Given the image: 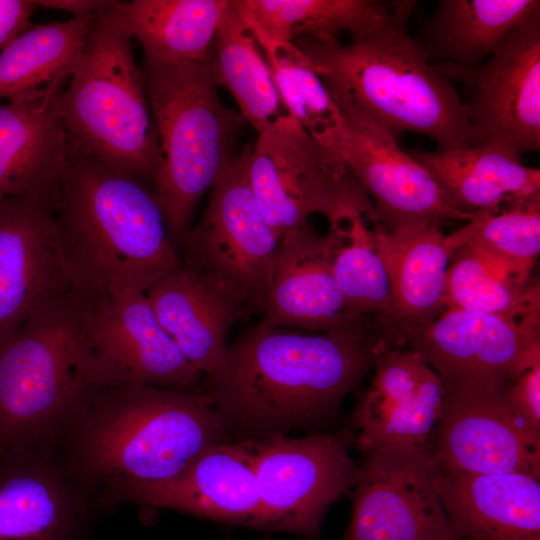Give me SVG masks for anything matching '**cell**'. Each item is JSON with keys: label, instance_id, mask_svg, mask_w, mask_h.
<instances>
[{"label": "cell", "instance_id": "36", "mask_svg": "<svg viewBox=\"0 0 540 540\" xmlns=\"http://www.w3.org/2000/svg\"><path fill=\"white\" fill-rule=\"evenodd\" d=\"M503 394L512 411L540 432V360L504 385Z\"/></svg>", "mask_w": 540, "mask_h": 540}, {"label": "cell", "instance_id": "7", "mask_svg": "<svg viewBox=\"0 0 540 540\" xmlns=\"http://www.w3.org/2000/svg\"><path fill=\"white\" fill-rule=\"evenodd\" d=\"M163 158L153 188L176 246L199 199L233 162L245 118L218 93L214 55L203 61L153 62L140 68Z\"/></svg>", "mask_w": 540, "mask_h": 540}, {"label": "cell", "instance_id": "16", "mask_svg": "<svg viewBox=\"0 0 540 540\" xmlns=\"http://www.w3.org/2000/svg\"><path fill=\"white\" fill-rule=\"evenodd\" d=\"M462 81L483 143L518 157L540 150V13L513 28L488 59Z\"/></svg>", "mask_w": 540, "mask_h": 540}, {"label": "cell", "instance_id": "4", "mask_svg": "<svg viewBox=\"0 0 540 540\" xmlns=\"http://www.w3.org/2000/svg\"><path fill=\"white\" fill-rule=\"evenodd\" d=\"M292 42L305 54L338 110L359 112L395 138L405 131L425 135L437 149L483 143L455 86L429 61L406 26L348 44L305 37Z\"/></svg>", "mask_w": 540, "mask_h": 540}, {"label": "cell", "instance_id": "17", "mask_svg": "<svg viewBox=\"0 0 540 540\" xmlns=\"http://www.w3.org/2000/svg\"><path fill=\"white\" fill-rule=\"evenodd\" d=\"M95 502L54 449L0 452V540H88Z\"/></svg>", "mask_w": 540, "mask_h": 540}, {"label": "cell", "instance_id": "15", "mask_svg": "<svg viewBox=\"0 0 540 540\" xmlns=\"http://www.w3.org/2000/svg\"><path fill=\"white\" fill-rule=\"evenodd\" d=\"M77 301L92 348L114 381L200 390L203 374L164 330L146 292L125 291Z\"/></svg>", "mask_w": 540, "mask_h": 540}, {"label": "cell", "instance_id": "9", "mask_svg": "<svg viewBox=\"0 0 540 540\" xmlns=\"http://www.w3.org/2000/svg\"><path fill=\"white\" fill-rule=\"evenodd\" d=\"M247 145L212 186L207 207L188 229L182 264L229 287L249 314L265 313L272 289L279 240L266 222L249 178Z\"/></svg>", "mask_w": 540, "mask_h": 540}, {"label": "cell", "instance_id": "37", "mask_svg": "<svg viewBox=\"0 0 540 540\" xmlns=\"http://www.w3.org/2000/svg\"><path fill=\"white\" fill-rule=\"evenodd\" d=\"M35 1L0 0V50L31 27Z\"/></svg>", "mask_w": 540, "mask_h": 540}, {"label": "cell", "instance_id": "3", "mask_svg": "<svg viewBox=\"0 0 540 540\" xmlns=\"http://www.w3.org/2000/svg\"><path fill=\"white\" fill-rule=\"evenodd\" d=\"M51 211L79 301L146 292L182 266L154 190L94 159L71 155Z\"/></svg>", "mask_w": 540, "mask_h": 540}, {"label": "cell", "instance_id": "13", "mask_svg": "<svg viewBox=\"0 0 540 540\" xmlns=\"http://www.w3.org/2000/svg\"><path fill=\"white\" fill-rule=\"evenodd\" d=\"M338 111L329 148L343 159L371 199L377 218L374 229L395 233L472 217L447 201L428 171L384 127L359 112Z\"/></svg>", "mask_w": 540, "mask_h": 540}, {"label": "cell", "instance_id": "2", "mask_svg": "<svg viewBox=\"0 0 540 540\" xmlns=\"http://www.w3.org/2000/svg\"><path fill=\"white\" fill-rule=\"evenodd\" d=\"M232 437L197 391L117 381L103 386L55 444L68 471L96 499L168 480ZM54 445V446H55Z\"/></svg>", "mask_w": 540, "mask_h": 540}, {"label": "cell", "instance_id": "29", "mask_svg": "<svg viewBox=\"0 0 540 540\" xmlns=\"http://www.w3.org/2000/svg\"><path fill=\"white\" fill-rule=\"evenodd\" d=\"M231 0L114 1L113 11L153 62L211 57L217 29Z\"/></svg>", "mask_w": 540, "mask_h": 540}, {"label": "cell", "instance_id": "27", "mask_svg": "<svg viewBox=\"0 0 540 540\" xmlns=\"http://www.w3.org/2000/svg\"><path fill=\"white\" fill-rule=\"evenodd\" d=\"M410 155L431 175L447 201L457 210L473 214L498 212L506 207L540 200V170L496 145Z\"/></svg>", "mask_w": 540, "mask_h": 540}, {"label": "cell", "instance_id": "8", "mask_svg": "<svg viewBox=\"0 0 540 540\" xmlns=\"http://www.w3.org/2000/svg\"><path fill=\"white\" fill-rule=\"evenodd\" d=\"M252 191L262 215L280 240L323 215L329 230L354 217L376 225L374 206L343 159L284 114L257 133L249 160Z\"/></svg>", "mask_w": 540, "mask_h": 540}, {"label": "cell", "instance_id": "1", "mask_svg": "<svg viewBox=\"0 0 540 540\" xmlns=\"http://www.w3.org/2000/svg\"><path fill=\"white\" fill-rule=\"evenodd\" d=\"M379 339L369 321L320 334L257 325L226 347L200 390L234 441L325 431L374 369Z\"/></svg>", "mask_w": 540, "mask_h": 540}, {"label": "cell", "instance_id": "23", "mask_svg": "<svg viewBox=\"0 0 540 540\" xmlns=\"http://www.w3.org/2000/svg\"><path fill=\"white\" fill-rule=\"evenodd\" d=\"M439 226L395 233L373 228L391 291V312L375 324L380 340L387 345L403 347L407 335L448 309L446 278L452 252Z\"/></svg>", "mask_w": 540, "mask_h": 540}, {"label": "cell", "instance_id": "20", "mask_svg": "<svg viewBox=\"0 0 540 540\" xmlns=\"http://www.w3.org/2000/svg\"><path fill=\"white\" fill-rule=\"evenodd\" d=\"M135 503L263 530L262 506L244 440L215 445L174 477L124 487L101 504Z\"/></svg>", "mask_w": 540, "mask_h": 540}, {"label": "cell", "instance_id": "22", "mask_svg": "<svg viewBox=\"0 0 540 540\" xmlns=\"http://www.w3.org/2000/svg\"><path fill=\"white\" fill-rule=\"evenodd\" d=\"M64 84L0 101V200L50 203L72 152L57 108Z\"/></svg>", "mask_w": 540, "mask_h": 540}, {"label": "cell", "instance_id": "12", "mask_svg": "<svg viewBox=\"0 0 540 540\" xmlns=\"http://www.w3.org/2000/svg\"><path fill=\"white\" fill-rule=\"evenodd\" d=\"M361 455L350 521L339 540H442L452 535L426 446L385 445Z\"/></svg>", "mask_w": 540, "mask_h": 540}, {"label": "cell", "instance_id": "38", "mask_svg": "<svg viewBox=\"0 0 540 540\" xmlns=\"http://www.w3.org/2000/svg\"><path fill=\"white\" fill-rule=\"evenodd\" d=\"M110 1L99 0H42L35 1L37 7L61 9L74 14V17L94 14Z\"/></svg>", "mask_w": 540, "mask_h": 540}, {"label": "cell", "instance_id": "5", "mask_svg": "<svg viewBox=\"0 0 540 540\" xmlns=\"http://www.w3.org/2000/svg\"><path fill=\"white\" fill-rule=\"evenodd\" d=\"M111 382L71 293L43 306L0 346V452L53 447Z\"/></svg>", "mask_w": 540, "mask_h": 540}, {"label": "cell", "instance_id": "11", "mask_svg": "<svg viewBox=\"0 0 540 540\" xmlns=\"http://www.w3.org/2000/svg\"><path fill=\"white\" fill-rule=\"evenodd\" d=\"M417 352L444 388L503 387L540 360V308L520 315L448 308L410 333Z\"/></svg>", "mask_w": 540, "mask_h": 540}, {"label": "cell", "instance_id": "30", "mask_svg": "<svg viewBox=\"0 0 540 540\" xmlns=\"http://www.w3.org/2000/svg\"><path fill=\"white\" fill-rule=\"evenodd\" d=\"M91 15L30 27L0 52V101L64 84L76 66Z\"/></svg>", "mask_w": 540, "mask_h": 540}, {"label": "cell", "instance_id": "39", "mask_svg": "<svg viewBox=\"0 0 540 540\" xmlns=\"http://www.w3.org/2000/svg\"><path fill=\"white\" fill-rule=\"evenodd\" d=\"M442 540H459V539L455 538L453 535H450V536L445 537Z\"/></svg>", "mask_w": 540, "mask_h": 540}, {"label": "cell", "instance_id": "25", "mask_svg": "<svg viewBox=\"0 0 540 540\" xmlns=\"http://www.w3.org/2000/svg\"><path fill=\"white\" fill-rule=\"evenodd\" d=\"M146 295L164 330L203 375L221 360L230 327L250 315L229 287L183 264Z\"/></svg>", "mask_w": 540, "mask_h": 540}, {"label": "cell", "instance_id": "31", "mask_svg": "<svg viewBox=\"0 0 540 540\" xmlns=\"http://www.w3.org/2000/svg\"><path fill=\"white\" fill-rule=\"evenodd\" d=\"M221 85L233 95L241 115L258 132L286 114L270 69L254 36L231 0L214 40Z\"/></svg>", "mask_w": 540, "mask_h": 540}, {"label": "cell", "instance_id": "19", "mask_svg": "<svg viewBox=\"0 0 540 540\" xmlns=\"http://www.w3.org/2000/svg\"><path fill=\"white\" fill-rule=\"evenodd\" d=\"M70 292L50 203L0 200V346L37 310Z\"/></svg>", "mask_w": 540, "mask_h": 540}, {"label": "cell", "instance_id": "6", "mask_svg": "<svg viewBox=\"0 0 540 540\" xmlns=\"http://www.w3.org/2000/svg\"><path fill=\"white\" fill-rule=\"evenodd\" d=\"M96 11L57 108L71 152L127 173L153 189L163 158L131 36L112 9Z\"/></svg>", "mask_w": 540, "mask_h": 540}, {"label": "cell", "instance_id": "24", "mask_svg": "<svg viewBox=\"0 0 540 540\" xmlns=\"http://www.w3.org/2000/svg\"><path fill=\"white\" fill-rule=\"evenodd\" d=\"M436 484L455 538L540 540V478L436 468Z\"/></svg>", "mask_w": 540, "mask_h": 540}, {"label": "cell", "instance_id": "35", "mask_svg": "<svg viewBox=\"0 0 540 540\" xmlns=\"http://www.w3.org/2000/svg\"><path fill=\"white\" fill-rule=\"evenodd\" d=\"M363 217L345 226L332 259V272L347 308L376 322L391 312V291L385 265L379 256L373 229Z\"/></svg>", "mask_w": 540, "mask_h": 540}, {"label": "cell", "instance_id": "28", "mask_svg": "<svg viewBox=\"0 0 540 540\" xmlns=\"http://www.w3.org/2000/svg\"><path fill=\"white\" fill-rule=\"evenodd\" d=\"M538 13L539 0H441L414 41L444 76L462 81Z\"/></svg>", "mask_w": 540, "mask_h": 540}, {"label": "cell", "instance_id": "26", "mask_svg": "<svg viewBox=\"0 0 540 540\" xmlns=\"http://www.w3.org/2000/svg\"><path fill=\"white\" fill-rule=\"evenodd\" d=\"M241 17L256 41L337 39L342 33L361 42L406 26L415 1L375 0H236Z\"/></svg>", "mask_w": 540, "mask_h": 540}, {"label": "cell", "instance_id": "14", "mask_svg": "<svg viewBox=\"0 0 540 540\" xmlns=\"http://www.w3.org/2000/svg\"><path fill=\"white\" fill-rule=\"evenodd\" d=\"M426 447L442 470L540 478V432L512 411L503 387L444 388Z\"/></svg>", "mask_w": 540, "mask_h": 540}, {"label": "cell", "instance_id": "18", "mask_svg": "<svg viewBox=\"0 0 540 540\" xmlns=\"http://www.w3.org/2000/svg\"><path fill=\"white\" fill-rule=\"evenodd\" d=\"M374 369L345 430L351 444L361 454L385 445L426 446L443 406L438 374L417 352L380 339Z\"/></svg>", "mask_w": 540, "mask_h": 540}, {"label": "cell", "instance_id": "32", "mask_svg": "<svg viewBox=\"0 0 540 540\" xmlns=\"http://www.w3.org/2000/svg\"><path fill=\"white\" fill-rule=\"evenodd\" d=\"M445 239L451 252L470 247L528 283L540 254V200L475 212Z\"/></svg>", "mask_w": 540, "mask_h": 540}, {"label": "cell", "instance_id": "33", "mask_svg": "<svg viewBox=\"0 0 540 540\" xmlns=\"http://www.w3.org/2000/svg\"><path fill=\"white\" fill-rule=\"evenodd\" d=\"M446 303L477 313L520 315L540 308V286L536 279L519 281L495 261L462 246L451 254Z\"/></svg>", "mask_w": 540, "mask_h": 540}, {"label": "cell", "instance_id": "10", "mask_svg": "<svg viewBox=\"0 0 540 540\" xmlns=\"http://www.w3.org/2000/svg\"><path fill=\"white\" fill-rule=\"evenodd\" d=\"M262 506L263 530L318 540L330 506L354 487L358 463L346 431L244 440Z\"/></svg>", "mask_w": 540, "mask_h": 540}, {"label": "cell", "instance_id": "34", "mask_svg": "<svg viewBox=\"0 0 540 540\" xmlns=\"http://www.w3.org/2000/svg\"><path fill=\"white\" fill-rule=\"evenodd\" d=\"M256 42L286 114L329 148L340 114L305 54L291 41Z\"/></svg>", "mask_w": 540, "mask_h": 540}, {"label": "cell", "instance_id": "21", "mask_svg": "<svg viewBox=\"0 0 540 540\" xmlns=\"http://www.w3.org/2000/svg\"><path fill=\"white\" fill-rule=\"evenodd\" d=\"M342 232L343 227L320 235L306 224L282 237L260 327L325 333L369 321L347 308L333 276L332 259Z\"/></svg>", "mask_w": 540, "mask_h": 540}]
</instances>
